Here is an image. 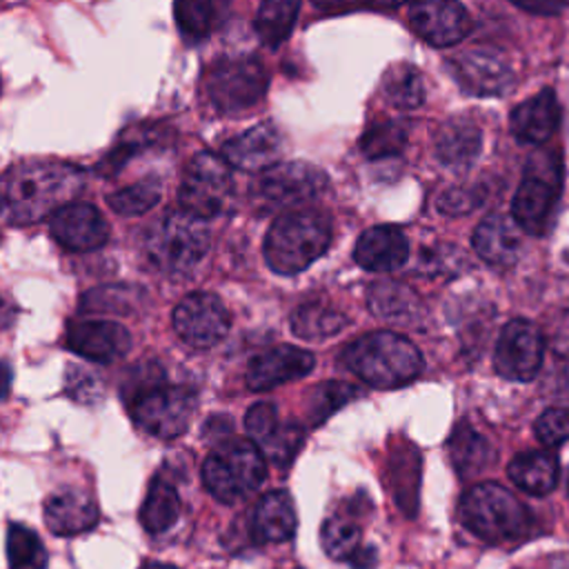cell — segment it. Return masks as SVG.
<instances>
[{
  "mask_svg": "<svg viewBox=\"0 0 569 569\" xmlns=\"http://www.w3.org/2000/svg\"><path fill=\"white\" fill-rule=\"evenodd\" d=\"M382 93L398 109H416L425 100V80L413 64H391L382 76Z\"/></svg>",
  "mask_w": 569,
  "mask_h": 569,
  "instance_id": "cell-34",
  "label": "cell"
},
{
  "mask_svg": "<svg viewBox=\"0 0 569 569\" xmlns=\"http://www.w3.org/2000/svg\"><path fill=\"white\" fill-rule=\"evenodd\" d=\"M331 244V224L316 211H289L278 216L264 238V260L282 276L305 271Z\"/></svg>",
  "mask_w": 569,
  "mask_h": 569,
  "instance_id": "cell-3",
  "label": "cell"
},
{
  "mask_svg": "<svg viewBox=\"0 0 569 569\" xmlns=\"http://www.w3.org/2000/svg\"><path fill=\"white\" fill-rule=\"evenodd\" d=\"M356 396H358V389L345 380H327L316 385L307 400L309 422L311 425L325 422L333 411H338L342 405H347Z\"/></svg>",
  "mask_w": 569,
  "mask_h": 569,
  "instance_id": "cell-38",
  "label": "cell"
},
{
  "mask_svg": "<svg viewBox=\"0 0 569 569\" xmlns=\"http://www.w3.org/2000/svg\"><path fill=\"white\" fill-rule=\"evenodd\" d=\"M405 142H407V131L400 122L376 120V122H369L367 129L362 131L360 151L371 160H380V158L400 153L405 149Z\"/></svg>",
  "mask_w": 569,
  "mask_h": 569,
  "instance_id": "cell-37",
  "label": "cell"
},
{
  "mask_svg": "<svg viewBox=\"0 0 569 569\" xmlns=\"http://www.w3.org/2000/svg\"><path fill=\"white\" fill-rule=\"evenodd\" d=\"M209 242L211 236L204 220L184 209H169L149 229L144 238V256L160 273L182 278L204 258Z\"/></svg>",
  "mask_w": 569,
  "mask_h": 569,
  "instance_id": "cell-4",
  "label": "cell"
},
{
  "mask_svg": "<svg viewBox=\"0 0 569 569\" xmlns=\"http://www.w3.org/2000/svg\"><path fill=\"white\" fill-rule=\"evenodd\" d=\"M231 318L222 300L207 291L184 296L173 309V329L196 349H209L229 331Z\"/></svg>",
  "mask_w": 569,
  "mask_h": 569,
  "instance_id": "cell-12",
  "label": "cell"
},
{
  "mask_svg": "<svg viewBox=\"0 0 569 569\" xmlns=\"http://www.w3.org/2000/svg\"><path fill=\"white\" fill-rule=\"evenodd\" d=\"M507 473L518 489L545 496L558 482V458L551 451H525L509 462Z\"/></svg>",
  "mask_w": 569,
  "mask_h": 569,
  "instance_id": "cell-27",
  "label": "cell"
},
{
  "mask_svg": "<svg viewBox=\"0 0 569 569\" xmlns=\"http://www.w3.org/2000/svg\"><path fill=\"white\" fill-rule=\"evenodd\" d=\"M567 487H569V480H567Z\"/></svg>",
  "mask_w": 569,
  "mask_h": 569,
  "instance_id": "cell-49",
  "label": "cell"
},
{
  "mask_svg": "<svg viewBox=\"0 0 569 569\" xmlns=\"http://www.w3.org/2000/svg\"><path fill=\"white\" fill-rule=\"evenodd\" d=\"M369 311L393 322H411L420 313V298L402 282H373L367 289Z\"/></svg>",
  "mask_w": 569,
  "mask_h": 569,
  "instance_id": "cell-28",
  "label": "cell"
},
{
  "mask_svg": "<svg viewBox=\"0 0 569 569\" xmlns=\"http://www.w3.org/2000/svg\"><path fill=\"white\" fill-rule=\"evenodd\" d=\"M313 356L296 345H276L251 358L247 367V385L253 391L273 389L282 382L302 378L313 369Z\"/></svg>",
  "mask_w": 569,
  "mask_h": 569,
  "instance_id": "cell-18",
  "label": "cell"
},
{
  "mask_svg": "<svg viewBox=\"0 0 569 569\" xmlns=\"http://www.w3.org/2000/svg\"><path fill=\"white\" fill-rule=\"evenodd\" d=\"M267 476V458L247 438H231L220 445L202 462V482L207 491L231 505L258 489Z\"/></svg>",
  "mask_w": 569,
  "mask_h": 569,
  "instance_id": "cell-6",
  "label": "cell"
},
{
  "mask_svg": "<svg viewBox=\"0 0 569 569\" xmlns=\"http://www.w3.org/2000/svg\"><path fill=\"white\" fill-rule=\"evenodd\" d=\"M162 193V182L156 176H147L109 196V207L120 216H140L149 211Z\"/></svg>",
  "mask_w": 569,
  "mask_h": 569,
  "instance_id": "cell-39",
  "label": "cell"
},
{
  "mask_svg": "<svg viewBox=\"0 0 569 569\" xmlns=\"http://www.w3.org/2000/svg\"><path fill=\"white\" fill-rule=\"evenodd\" d=\"M222 4L207 2V0H182L173 4L176 27L180 29L187 42L204 40L218 22V11Z\"/></svg>",
  "mask_w": 569,
  "mask_h": 569,
  "instance_id": "cell-35",
  "label": "cell"
},
{
  "mask_svg": "<svg viewBox=\"0 0 569 569\" xmlns=\"http://www.w3.org/2000/svg\"><path fill=\"white\" fill-rule=\"evenodd\" d=\"M462 525L487 542H505L527 533L531 516L527 507L502 485L480 482L460 500Z\"/></svg>",
  "mask_w": 569,
  "mask_h": 569,
  "instance_id": "cell-5",
  "label": "cell"
},
{
  "mask_svg": "<svg viewBox=\"0 0 569 569\" xmlns=\"http://www.w3.org/2000/svg\"><path fill=\"white\" fill-rule=\"evenodd\" d=\"M560 107L551 89H542L511 111V133L520 142H545L558 127Z\"/></svg>",
  "mask_w": 569,
  "mask_h": 569,
  "instance_id": "cell-24",
  "label": "cell"
},
{
  "mask_svg": "<svg viewBox=\"0 0 569 569\" xmlns=\"http://www.w3.org/2000/svg\"><path fill=\"white\" fill-rule=\"evenodd\" d=\"M140 300V291L133 287H98L80 298V311H111L129 313Z\"/></svg>",
  "mask_w": 569,
  "mask_h": 569,
  "instance_id": "cell-40",
  "label": "cell"
},
{
  "mask_svg": "<svg viewBox=\"0 0 569 569\" xmlns=\"http://www.w3.org/2000/svg\"><path fill=\"white\" fill-rule=\"evenodd\" d=\"M233 193L231 167L227 160L211 151L196 153L184 171L178 187V204L187 213L204 220L222 213Z\"/></svg>",
  "mask_w": 569,
  "mask_h": 569,
  "instance_id": "cell-8",
  "label": "cell"
},
{
  "mask_svg": "<svg viewBox=\"0 0 569 569\" xmlns=\"http://www.w3.org/2000/svg\"><path fill=\"white\" fill-rule=\"evenodd\" d=\"M347 325L349 318L325 302L300 305L291 313V331L305 340H325L329 336L340 333Z\"/></svg>",
  "mask_w": 569,
  "mask_h": 569,
  "instance_id": "cell-31",
  "label": "cell"
},
{
  "mask_svg": "<svg viewBox=\"0 0 569 569\" xmlns=\"http://www.w3.org/2000/svg\"><path fill=\"white\" fill-rule=\"evenodd\" d=\"M7 560L11 569H44L49 556L36 531L13 522L7 529Z\"/></svg>",
  "mask_w": 569,
  "mask_h": 569,
  "instance_id": "cell-36",
  "label": "cell"
},
{
  "mask_svg": "<svg viewBox=\"0 0 569 569\" xmlns=\"http://www.w3.org/2000/svg\"><path fill=\"white\" fill-rule=\"evenodd\" d=\"M64 391L76 400V402H82V405H96L100 398H102V385L100 380L78 367V365H71L67 367V376H64Z\"/></svg>",
  "mask_w": 569,
  "mask_h": 569,
  "instance_id": "cell-43",
  "label": "cell"
},
{
  "mask_svg": "<svg viewBox=\"0 0 569 569\" xmlns=\"http://www.w3.org/2000/svg\"><path fill=\"white\" fill-rule=\"evenodd\" d=\"M127 405L140 429L156 438L171 440L187 431L196 409V393L187 387L164 382L140 393Z\"/></svg>",
  "mask_w": 569,
  "mask_h": 569,
  "instance_id": "cell-9",
  "label": "cell"
},
{
  "mask_svg": "<svg viewBox=\"0 0 569 569\" xmlns=\"http://www.w3.org/2000/svg\"><path fill=\"white\" fill-rule=\"evenodd\" d=\"M142 569H178L173 565H162V562H144Z\"/></svg>",
  "mask_w": 569,
  "mask_h": 569,
  "instance_id": "cell-48",
  "label": "cell"
},
{
  "mask_svg": "<svg viewBox=\"0 0 569 569\" xmlns=\"http://www.w3.org/2000/svg\"><path fill=\"white\" fill-rule=\"evenodd\" d=\"M558 193V182L556 180H545L540 176H527L511 202V213L513 222L525 229L527 233L540 236L549 229L553 220V209H556V196Z\"/></svg>",
  "mask_w": 569,
  "mask_h": 569,
  "instance_id": "cell-19",
  "label": "cell"
},
{
  "mask_svg": "<svg viewBox=\"0 0 569 569\" xmlns=\"http://www.w3.org/2000/svg\"><path fill=\"white\" fill-rule=\"evenodd\" d=\"M482 149V133L478 124L467 118L447 120L436 133V156L438 160L453 169L467 171Z\"/></svg>",
  "mask_w": 569,
  "mask_h": 569,
  "instance_id": "cell-25",
  "label": "cell"
},
{
  "mask_svg": "<svg viewBox=\"0 0 569 569\" xmlns=\"http://www.w3.org/2000/svg\"><path fill=\"white\" fill-rule=\"evenodd\" d=\"M298 11H300V2H293V0L262 2L253 22L258 40L269 49L280 47L289 38L296 24Z\"/></svg>",
  "mask_w": 569,
  "mask_h": 569,
  "instance_id": "cell-33",
  "label": "cell"
},
{
  "mask_svg": "<svg viewBox=\"0 0 569 569\" xmlns=\"http://www.w3.org/2000/svg\"><path fill=\"white\" fill-rule=\"evenodd\" d=\"M98 505L82 489H60L44 502V522L56 536H76L98 522Z\"/></svg>",
  "mask_w": 569,
  "mask_h": 569,
  "instance_id": "cell-21",
  "label": "cell"
},
{
  "mask_svg": "<svg viewBox=\"0 0 569 569\" xmlns=\"http://www.w3.org/2000/svg\"><path fill=\"white\" fill-rule=\"evenodd\" d=\"M156 138H158V133H156L151 127H142V129L129 131V133H127L122 140H118V144L100 160L98 171L104 173V176L116 173V171L127 162L129 156H133L136 151L144 149V147L151 144Z\"/></svg>",
  "mask_w": 569,
  "mask_h": 569,
  "instance_id": "cell-41",
  "label": "cell"
},
{
  "mask_svg": "<svg viewBox=\"0 0 569 569\" xmlns=\"http://www.w3.org/2000/svg\"><path fill=\"white\" fill-rule=\"evenodd\" d=\"M536 438L547 447L567 442L569 440V411L567 409H547L536 420Z\"/></svg>",
  "mask_w": 569,
  "mask_h": 569,
  "instance_id": "cell-45",
  "label": "cell"
},
{
  "mask_svg": "<svg viewBox=\"0 0 569 569\" xmlns=\"http://www.w3.org/2000/svg\"><path fill=\"white\" fill-rule=\"evenodd\" d=\"M345 365L369 387L396 389L409 385L422 371L416 345L393 331L365 333L342 351Z\"/></svg>",
  "mask_w": 569,
  "mask_h": 569,
  "instance_id": "cell-2",
  "label": "cell"
},
{
  "mask_svg": "<svg viewBox=\"0 0 569 569\" xmlns=\"http://www.w3.org/2000/svg\"><path fill=\"white\" fill-rule=\"evenodd\" d=\"M482 202V189L480 187H451L440 193L436 200V207L440 213L447 216H462L473 211Z\"/></svg>",
  "mask_w": 569,
  "mask_h": 569,
  "instance_id": "cell-44",
  "label": "cell"
},
{
  "mask_svg": "<svg viewBox=\"0 0 569 569\" xmlns=\"http://www.w3.org/2000/svg\"><path fill=\"white\" fill-rule=\"evenodd\" d=\"M282 151V136L273 124H256L233 138H229L220 156L227 160L229 167L240 171H260L276 167Z\"/></svg>",
  "mask_w": 569,
  "mask_h": 569,
  "instance_id": "cell-17",
  "label": "cell"
},
{
  "mask_svg": "<svg viewBox=\"0 0 569 569\" xmlns=\"http://www.w3.org/2000/svg\"><path fill=\"white\" fill-rule=\"evenodd\" d=\"M296 509L287 491L264 493L253 509V533L262 542H284L296 533Z\"/></svg>",
  "mask_w": 569,
  "mask_h": 569,
  "instance_id": "cell-26",
  "label": "cell"
},
{
  "mask_svg": "<svg viewBox=\"0 0 569 569\" xmlns=\"http://www.w3.org/2000/svg\"><path fill=\"white\" fill-rule=\"evenodd\" d=\"M67 347L93 362H113L131 349L129 331L116 320H73L64 333Z\"/></svg>",
  "mask_w": 569,
  "mask_h": 569,
  "instance_id": "cell-14",
  "label": "cell"
},
{
  "mask_svg": "<svg viewBox=\"0 0 569 569\" xmlns=\"http://www.w3.org/2000/svg\"><path fill=\"white\" fill-rule=\"evenodd\" d=\"M320 542L329 558L349 562L353 569H373L376 549L362 542V531L353 518L331 516L320 529Z\"/></svg>",
  "mask_w": 569,
  "mask_h": 569,
  "instance_id": "cell-23",
  "label": "cell"
},
{
  "mask_svg": "<svg viewBox=\"0 0 569 569\" xmlns=\"http://www.w3.org/2000/svg\"><path fill=\"white\" fill-rule=\"evenodd\" d=\"M409 258V240L393 224H378L360 233L353 260L367 271H393Z\"/></svg>",
  "mask_w": 569,
  "mask_h": 569,
  "instance_id": "cell-20",
  "label": "cell"
},
{
  "mask_svg": "<svg viewBox=\"0 0 569 569\" xmlns=\"http://www.w3.org/2000/svg\"><path fill=\"white\" fill-rule=\"evenodd\" d=\"M244 427L249 433V440L260 449L280 427L276 407L271 402H256L249 407L244 416Z\"/></svg>",
  "mask_w": 569,
  "mask_h": 569,
  "instance_id": "cell-42",
  "label": "cell"
},
{
  "mask_svg": "<svg viewBox=\"0 0 569 569\" xmlns=\"http://www.w3.org/2000/svg\"><path fill=\"white\" fill-rule=\"evenodd\" d=\"M471 244L485 262L493 267H511L520 258L522 238L513 220L491 213L476 227Z\"/></svg>",
  "mask_w": 569,
  "mask_h": 569,
  "instance_id": "cell-22",
  "label": "cell"
},
{
  "mask_svg": "<svg viewBox=\"0 0 569 569\" xmlns=\"http://www.w3.org/2000/svg\"><path fill=\"white\" fill-rule=\"evenodd\" d=\"M327 189V173L302 160L278 162L258 178V198L273 209L300 204L318 198Z\"/></svg>",
  "mask_w": 569,
  "mask_h": 569,
  "instance_id": "cell-10",
  "label": "cell"
},
{
  "mask_svg": "<svg viewBox=\"0 0 569 569\" xmlns=\"http://www.w3.org/2000/svg\"><path fill=\"white\" fill-rule=\"evenodd\" d=\"M542 336L547 338L556 356L569 358V305H562L556 311H551V318L547 320Z\"/></svg>",
  "mask_w": 569,
  "mask_h": 569,
  "instance_id": "cell-46",
  "label": "cell"
},
{
  "mask_svg": "<svg viewBox=\"0 0 569 569\" xmlns=\"http://www.w3.org/2000/svg\"><path fill=\"white\" fill-rule=\"evenodd\" d=\"M545 353L542 331L522 318L507 322L496 342L493 365L496 371L516 382H527L536 378Z\"/></svg>",
  "mask_w": 569,
  "mask_h": 569,
  "instance_id": "cell-11",
  "label": "cell"
},
{
  "mask_svg": "<svg viewBox=\"0 0 569 569\" xmlns=\"http://www.w3.org/2000/svg\"><path fill=\"white\" fill-rule=\"evenodd\" d=\"M269 73L253 56H227L216 60L202 80L204 96L218 113H238L262 100Z\"/></svg>",
  "mask_w": 569,
  "mask_h": 569,
  "instance_id": "cell-7",
  "label": "cell"
},
{
  "mask_svg": "<svg viewBox=\"0 0 569 569\" xmlns=\"http://www.w3.org/2000/svg\"><path fill=\"white\" fill-rule=\"evenodd\" d=\"M53 240L69 251H93L109 240V224L89 202H69L51 216Z\"/></svg>",
  "mask_w": 569,
  "mask_h": 569,
  "instance_id": "cell-16",
  "label": "cell"
},
{
  "mask_svg": "<svg viewBox=\"0 0 569 569\" xmlns=\"http://www.w3.org/2000/svg\"><path fill=\"white\" fill-rule=\"evenodd\" d=\"M516 7L531 11V13H558L562 11L567 4H558V2H516Z\"/></svg>",
  "mask_w": 569,
  "mask_h": 569,
  "instance_id": "cell-47",
  "label": "cell"
},
{
  "mask_svg": "<svg viewBox=\"0 0 569 569\" xmlns=\"http://www.w3.org/2000/svg\"><path fill=\"white\" fill-rule=\"evenodd\" d=\"M456 82L471 96H502L513 84V69L502 51L473 47L447 62Z\"/></svg>",
  "mask_w": 569,
  "mask_h": 569,
  "instance_id": "cell-13",
  "label": "cell"
},
{
  "mask_svg": "<svg viewBox=\"0 0 569 569\" xmlns=\"http://www.w3.org/2000/svg\"><path fill=\"white\" fill-rule=\"evenodd\" d=\"M180 516V496L176 487L162 478L156 476L147 489V498L140 507V522L144 531L149 533H162L173 527V522Z\"/></svg>",
  "mask_w": 569,
  "mask_h": 569,
  "instance_id": "cell-30",
  "label": "cell"
},
{
  "mask_svg": "<svg viewBox=\"0 0 569 569\" xmlns=\"http://www.w3.org/2000/svg\"><path fill=\"white\" fill-rule=\"evenodd\" d=\"M407 20L433 47H451L471 29V18L460 2H413L407 9Z\"/></svg>",
  "mask_w": 569,
  "mask_h": 569,
  "instance_id": "cell-15",
  "label": "cell"
},
{
  "mask_svg": "<svg viewBox=\"0 0 569 569\" xmlns=\"http://www.w3.org/2000/svg\"><path fill=\"white\" fill-rule=\"evenodd\" d=\"M391 469V489L400 505V509L407 516L416 513L418 505V480H420V456L416 447L402 445V449H396L389 460Z\"/></svg>",
  "mask_w": 569,
  "mask_h": 569,
  "instance_id": "cell-32",
  "label": "cell"
},
{
  "mask_svg": "<svg viewBox=\"0 0 569 569\" xmlns=\"http://www.w3.org/2000/svg\"><path fill=\"white\" fill-rule=\"evenodd\" d=\"M449 456L456 471L465 478L480 473L493 460V449L485 436H480L471 425L460 422L449 438Z\"/></svg>",
  "mask_w": 569,
  "mask_h": 569,
  "instance_id": "cell-29",
  "label": "cell"
},
{
  "mask_svg": "<svg viewBox=\"0 0 569 569\" xmlns=\"http://www.w3.org/2000/svg\"><path fill=\"white\" fill-rule=\"evenodd\" d=\"M84 173L60 160H22L2 173V213L9 224H33L69 204Z\"/></svg>",
  "mask_w": 569,
  "mask_h": 569,
  "instance_id": "cell-1",
  "label": "cell"
}]
</instances>
